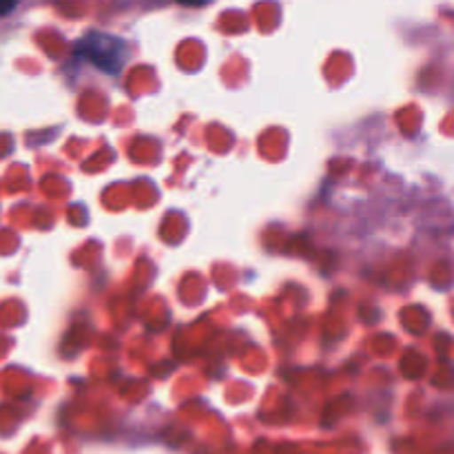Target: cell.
I'll list each match as a JSON object with an SVG mask.
<instances>
[{
    "mask_svg": "<svg viewBox=\"0 0 454 454\" xmlns=\"http://www.w3.org/2000/svg\"><path fill=\"white\" fill-rule=\"evenodd\" d=\"M16 7V4L13 3H7V4H0V16H3V13H7V12H12V9Z\"/></svg>",
    "mask_w": 454,
    "mask_h": 454,
    "instance_id": "cell-1",
    "label": "cell"
}]
</instances>
